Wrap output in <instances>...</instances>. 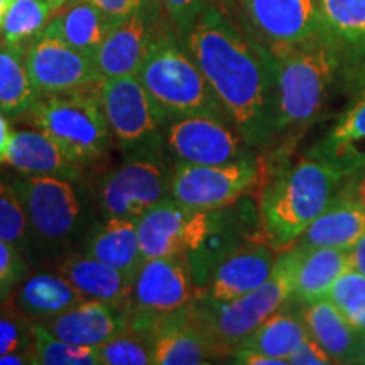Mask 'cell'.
Instances as JSON below:
<instances>
[{"instance_id":"6da1fadb","label":"cell","mask_w":365,"mask_h":365,"mask_svg":"<svg viewBox=\"0 0 365 365\" xmlns=\"http://www.w3.org/2000/svg\"><path fill=\"white\" fill-rule=\"evenodd\" d=\"M230 124L250 148L276 140V73L266 44L244 34L212 2L185 38Z\"/></svg>"},{"instance_id":"7a4b0ae2","label":"cell","mask_w":365,"mask_h":365,"mask_svg":"<svg viewBox=\"0 0 365 365\" xmlns=\"http://www.w3.org/2000/svg\"><path fill=\"white\" fill-rule=\"evenodd\" d=\"M276 73V139L313 124L339 83L340 51L323 29L293 44L267 46Z\"/></svg>"},{"instance_id":"3957f363","label":"cell","mask_w":365,"mask_h":365,"mask_svg":"<svg viewBox=\"0 0 365 365\" xmlns=\"http://www.w3.org/2000/svg\"><path fill=\"white\" fill-rule=\"evenodd\" d=\"M345 180L312 156L281 170L261 191L257 240L274 250L289 247L340 195Z\"/></svg>"},{"instance_id":"277c9868","label":"cell","mask_w":365,"mask_h":365,"mask_svg":"<svg viewBox=\"0 0 365 365\" xmlns=\"http://www.w3.org/2000/svg\"><path fill=\"white\" fill-rule=\"evenodd\" d=\"M196 210L168 198L139 218L144 261L164 255L188 254L193 267L210 271L223 255L240 245L228 234L225 213Z\"/></svg>"},{"instance_id":"5b68a950","label":"cell","mask_w":365,"mask_h":365,"mask_svg":"<svg viewBox=\"0 0 365 365\" xmlns=\"http://www.w3.org/2000/svg\"><path fill=\"white\" fill-rule=\"evenodd\" d=\"M298 259L299 252L296 249H282L267 281L230 303L210 304L193 299L190 304L191 319L207 335L222 359L230 357L245 336L291 299Z\"/></svg>"},{"instance_id":"8992f818","label":"cell","mask_w":365,"mask_h":365,"mask_svg":"<svg viewBox=\"0 0 365 365\" xmlns=\"http://www.w3.org/2000/svg\"><path fill=\"white\" fill-rule=\"evenodd\" d=\"M137 78L166 120L210 115L230 122L202 70L171 29L164 31L150 46Z\"/></svg>"},{"instance_id":"52a82bcc","label":"cell","mask_w":365,"mask_h":365,"mask_svg":"<svg viewBox=\"0 0 365 365\" xmlns=\"http://www.w3.org/2000/svg\"><path fill=\"white\" fill-rule=\"evenodd\" d=\"M26 117L78 164L100 159L110 143L100 85L93 88L41 95Z\"/></svg>"},{"instance_id":"ba28073f","label":"cell","mask_w":365,"mask_h":365,"mask_svg":"<svg viewBox=\"0 0 365 365\" xmlns=\"http://www.w3.org/2000/svg\"><path fill=\"white\" fill-rule=\"evenodd\" d=\"M100 98L113 137L130 158L158 154L168 120L137 75L103 78Z\"/></svg>"},{"instance_id":"9c48e42d","label":"cell","mask_w":365,"mask_h":365,"mask_svg":"<svg viewBox=\"0 0 365 365\" xmlns=\"http://www.w3.org/2000/svg\"><path fill=\"white\" fill-rule=\"evenodd\" d=\"M29 220L31 234L48 247L73 240L83 225V203L73 180L27 175L12 180Z\"/></svg>"},{"instance_id":"30bf717a","label":"cell","mask_w":365,"mask_h":365,"mask_svg":"<svg viewBox=\"0 0 365 365\" xmlns=\"http://www.w3.org/2000/svg\"><path fill=\"white\" fill-rule=\"evenodd\" d=\"M264 176L259 158L227 164L178 163L171 178V198L196 210H220L254 190Z\"/></svg>"},{"instance_id":"8fae6325","label":"cell","mask_w":365,"mask_h":365,"mask_svg":"<svg viewBox=\"0 0 365 365\" xmlns=\"http://www.w3.org/2000/svg\"><path fill=\"white\" fill-rule=\"evenodd\" d=\"M171 178L156 154L132 156L103 180L102 213L105 218H140L154 205L171 198Z\"/></svg>"},{"instance_id":"7c38bea8","label":"cell","mask_w":365,"mask_h":365,"mask_svg":"<svg viewBox=\"0 0 365 365\" xmlns=\"http://www.w3.org/2000/svg\"><path fill=\"white\" fill-rule=\"evenodd\" d=\"M164 144L178 163L227 164L252 156V149L230 122L210 115L170 118L163 129Z\"/></svg>"},{"instance_id":"4fadbf2b","label":"cell","mask_w":365,"mask_h":365,"mask_svg":"<svg viewBox=\"0 0 365 365\" xmlns=\"http://www.w3.org/2000/svg\"><path fill=\"white\" fill-rule=\"evenodd\" d=\"M195 294V272L188 254L148 259L135 274L130 301L124 312L171 314L188 308Z\"/></svg>"},{"instance_id":"5bb4252c","label":"cell","mask_w":365,"mask_h":365,"mask_svg":"<svg viewBox=\"0 0 365 365\" xmlns=\"http://www.w3.org/2000/svg\"><path fill=\"white\" fill-rule=\"evenodd\" d=\"M26 65L39 95L93 88L103 80L93 58L48 33L27 44Z\"/></svg>"},{"instance_id":"9a60e30c","label":"cell","mask_w":365,"mask_h":365,"mask_svg":"<svg viewBox=\"0 0 365 365\" xmlns=\"http://www.w3.org/2000/svg\"><path fill=\"white\" fill-rule=\"evenodd\" d=\"M277 255L261 240L242 242L210 269L195 299L210 304L230 303L250 293L271 276Z\"/></svg>"},{"instance_id":"2e32d148","label":"cell","mask_w":365,"mask_h":365,"mask_svg":"<svg viewBox=\"0 0 365 365\" xmlns=\"http://www.w3.org/2000/svg\"><path fill=\"white\" fill-rule=\"evenodd\" d=\"M161 6H154L125 17L105 38L95 54L102 78H120L139 73L150 46L170 27Z\"/></svg>"},{"instance_id":"e0dca14e","label":"cell","mask_w":365,"mask_h":365,"mask_svg":"<svg viewBox=\"0 0 365 365\" xmlns=\"http://www.w3.org/2000/svg\"><path fill=\"white\" fill-rule=\"evenodd\" d=\"M240 4L266 46L299 43L327 29L319 0H240Z\"/></svg>"},{"instance_id":"ac0fdd59","label":"cell","mask_w":365,"mask_h":365,"mask_svg":"<svg viewBox=\"0 0 365 365\" xmlns=\"http://www.w3.org/2000/svg\"><path fill=\"white\" fill-rule=\"evenodd\" d=\"M323 21L340 51L341 88L365 90V0H319Z\"/></svg>"},{"instance_id":"d6986e66","label":"cell","mask_w":365,"mask_h":365,"mask_svg":"<svg viewBox=\"0 0 365 365\" xmlns=\"http://www.w3.org/2000/svg\"><path fill=\"white\" fill-rule=\"evenodd\" d=\"M34 322L58 339L85 346H98L127 330L124 309L98 299H86L78 307Z\"/></svg>"},{"instance_id":"ffe728a7","label":"cell","mask_w":365,"mask_h":365,"mask_svg":"<svg viewBox=\"0 0 365 365\" xmlns=\"http://www.w3.org/2000/svg\"><path fill=\"white\" fill-rule=\"evenodd\" d=\"M308 156L349 178L365 168V90L355 95L336 124L309 149Z\"/></svg>"},{"instance_id":"44dd1931","label":"cell","mask_w":365,"mask_h":365,"mask_svg":"<svg viewBox=\"0 0 365 365\" xmlns=\"http://www.w3.org/2000/svg\"><path fill=\"white\" fill-rule=\"evenodd\" d=\"M365 235V207L344 191L289 247L307 252L319 247L352 249Z\"/></svg>"},{"instance_id":"7402d4cb","label":"cell","mask_w":365,"mask_h":365,"mask_svg":"<svg viewBox=\"0 0 365 365\" xmlns=\"http://www.w3.org/2000/svg\"><path fill=\"white\" fill-rule=\"evenodd\" d=\"M309 336L318 341L335 364H357L362 331L328 298L298 303Z\"/></svg>"},{"instance_id":"603a6c76","label":"cell","mask_w":365,"mask_h":365,"mask_svg":"<svg viewBox=\"0 0 365 365\" xmlns=\"http://www.w3.org/2000/svg\"><path fill=\"white\" fill-rule=\"evenodd\" d=\"M6 163L22 175H48L76 181L81 164L68 156L48 134L41 130L12 132Z\"/></svg>"},{"instance_id":"cb8c5ba5","label":"cell","mask_w":365,"mask_h":365,"mask_svg":"<svg viewBox=\"0 0 365 365\" xmlns=\"http://www.w3.org/2000/svg\"><path fill=\"white\" fill-rule=\"evenodd\" d=\"M215 359L220 355L193 323L190 307L175 314L153 339L154 365H202Z\"/></svg>"},{"instance_id":"d4e9b609","label":"cell","mask_w":365,"mask_h":365,"mask_svg":"<svg viewBox=\"0 0 365 365\" xmlns=\"http://www.w3.org/2000/svg\"><path fill=\"white\" fill-rule=\"evenodd\" d=\"M58 272L88 299H98L125 309L130 301L134 277L90 255H71Z\"/></svg>"},{"instance_id":"484cf974","label":"cell","mask_w":365,"mask_h":365,"mask_svg":"<svg viewBox=\"0 0 365 365\" xmlns=\"http://www.w3.org/2000/svg\"><path fill=\"white\" fill-rule=\"evenodd\" d=\"M115 24H118L117 21L105 16L93 4L81 0L68 2L65 7L54 12L44 33L56 36L71 48L95 59L100 46Z\"/></svg>"},{"instance_id":"4316f807","label":"cell","mask_w":365,"mask_h":365,"mask_svg":"<svg viewBox=\"0 0 365 365\" xmlns=\"http://www.w3.org/2000/svg\"><path fill=\"white\" fill-rule=\"evenodd\" d=\"M83 254L135 277L144 262L139 239V218H107V222L86 240Z\"/></svg>"},{"instance_id":"83f0119b","label":"cell","mask_w":365,"mask_h":365,"mask_svg":"<svg viewBox=\"0 0 365 365\" xmlns=\"http://www.w3.org/2000/svg\"><path fill=\"white\" fill-rule=\"evenodd\" d=\"M88 298L61 274L39 272L26 279L14 296V303L31 319L54 317L78 307Z\"/></svg>"},{"instance_id":"f1b7e54d","label":"cell","mask_w":365,"mask_h":365,"mask_svg":"<svg viewBox=\"0 0 365 365\" xmlns=\"http://www.w3.org/2000/svg\"><path fill=\"white\" fill-rule=\"evenodd\" d=\"M350 267V249L319 247L299 252L291 299L296 303H308L327 298L333 282Z\"/></svg>"},{"instance_id":"f546056e","label":"cell","mask_w":365,"mask_h":365,"mask_svg":"<svg viewBox=\"0 0 365 365\" xmlns=\"http://www.w3.org/2000/svg\"><path fill=\"white\" fill-rule=\"evenodd\" d=\"M309 336V331L301 318L298 303L287 299L279 309L259 325L240 341L239 346L257 350L269 357L286 360ZM237 346V349H239Z\"/></svg>"},{"instance_id":"4dcf8cb0","label":"cell","mask_w":365,"mask_h":365,"mask_svg":"<svg viewBox=\"0 0 365 365\" xmlns=\"http://www.w3.org/2000/svg\"><path fill=\"white\" fill-rule=\"evenodd\" d=\"M39 97L27 71L26 48L0 39V110L14 117L26 115Z\"/></svg>"},{"instance_id":"1f68e13d","label":"cell","mask_w":365,"mask_h":365,"mask_svg":"<svg viewBox=\"0 0 365 365\" xmlns=\"http://www.w3.org/2000/svg\"><path fill=\"white\" fill-rule=\"evenodd\" d=\"M54 12L48 0H14L4 19L0 39L17 48H27L31 41L44 33Z\"/></svg>"},{"instance_id":"d6a6232c","label":"cell","mask_w":365,"mask_h":365,"mask_svg":"<svg viewBox=\"0 0 365 365\" xmlns=\"http://www.w3.org/2000/svg\"><path fill=\"white\" fill-rule=\"evenodd\" d=\"M33 365H100L97 346L75 345L49 333L33 319Z\"/></svg>"},{"instance_id":"836d02e7","label":"cell","mask_w":365,"mask_h":365,"mask_svg":"<svg viewBox=\"0 0 365 365\" xmlns=\"http://www.w3.org/2000/svg\"><path fill=\"white\" fill-rule=\"evenodd\" d=\"M29 235L33 234L19 195L12 182L0 178V239L22 252L29 244Z\"/></svg>"},{"instance_id":"e575fe53","label":"cell","mask_w":365,"mask_h":365,"mask_svg":"<svg viewBox=\"0 0 365 365\" xmlns=\"http://www.w3.org/2000/svg\"><path fill=\"white\" fill-rule=\"evenodd\" d=\"M100 365H150L153 340L132 330H125L97 346Z\"/></svg>"},{"instance_id":"d590c367","label":"cell","mask_w":365,"mask_h":365,"mask_svg":"<svg viewBox=\"0 0 365 365\" xmlns=\"http://www.w3.org/2000/svg\"><path fill=\"white\" fill-rule=\"evenodd\" d=\"M33 345V319L16 303L0 304V355L29 352Z\"/></svg>"},{"instance_id":"8d00e7d4","label":"cell","mask_w":365,"mask_h":365,"mask_svg":"<svg viewBox=\"0 0 365 365\" xmlns=\"http://www.w3.org/2000/svg\"><path fill=\"white\" fill-rule=\"evenodd\" d=\"M327 298L349 319H354L365 308V274L346 269L333 282Z\"/></svg>"},{"instance_id":"74e56055","label":"cell","mask_w":365,"mask_h":365,"mask_svg":"<svg viewBox=\"0 0 365 365\" xmlns=\"http://www.w3.org/2000/svg\"><path fill=\"white\" fill-rule=\"evenodd\" d=\"M158 2L175 33L186 38L191 27L202 16L203 9L212 0H158Z\"/></svg>"},{"instance_id":"f35d334b","label":"cell","mask_w":365,"mask_h":365,"mask_svg":"<svg viewBox=\"0 0 365 365\" xmlns=\"http://www.w3.org/2000/svg\"><path fill=\"white\" fill-rule=\"evenodd\" d=\"M26 266L19 250L0 239V299L21 281Z\"/></svg>"},{"instance_id":"ab89813d","label":"cell","mask_w":365,"mask_h":365,"mask_svg":"<svg viewBox=\"0 0 365 365\" xmlns=\"http://www.w3.org/2000/svg\"><path fill=\"white\" fill-rule=\"evenodd\" d=\"M68 2H81V0H68ZM100 9L105 16L120 22L132 14L144 11V9L159 6L158 0H85Z\"/></svg>"},{"instance_id":"60d3db41","label":"cell","mask_w":365,"mask_h":365,"mask_svg":"<svg viewBox=\"0 0 365 365\" xmlns=\"http://www.w3.org/2000/svg\"><path fill=\"white\" fill-rule=\"evenodd\" d=\"M287 364L291 365H328L335 364L327 350L318 344L317 340L308 336L307 340L301 341V345L287 357Z\"/></svg>"},{"instance_id":"b9f144b4","label":"cell","mask_w":365,"mask_h":365,"mask_svg":"<svg viewBox=\"0 0 365 365\" xmlns=\"http://www.w3.org/2000/svg\"><path fill=\"white\" fill-rule=\"evenodd\" d=\"M228 359H232V364H245V365H284L287 364L286 360L269 357L266 354L257 352V350L244 349V346H239Z\"/></svg>"},{"instance_id":"7bdbcfd3","label":"cell","mask_w":365,"mask_h":365,"mask_svg":"<svg viewBox=\"0 0 365 365\" xmlns=\"http://www.w3.org/2000/svg\"><path fill=\"white\" fill-rule=\"evenodd\" d=\"M12 129L9 120L4 115V112L0 110V164L6 163V156H7V149H9V143H11L12 137Z\"/></svg>"},{"instance_id":"ee69618b","label":"cell","mask_w":365,"mask_h":365,"mask_svg":"<svg viewBox=\"0 0 365 365\" xmlns=\"http://www.w3.org/2000/svg\"><path fill=\"white\" fill-rule=\"evenodd\" d=\"M350 262L352 269L365 274V235L350 249Z\"/></svg>"},{"instance_id":"f6af8a7d","label":"cell","mask_w":365,"mask_h":365,"mask_svg":"<svg viewBox=\"0 0 365 365\" xmlns=\"http://www.w3.org/2000/svg\"><path fill=\"white\" fill-rule=\"evenodd\" d=\"M0 365H33V355H31V350L0 355Z\"/></svg>"},{"instance_id":"bcb514c9","label":"cell","mask_w":365,"mask_h":365,"mask_svg":"<svg viewBox=\"0 0 365 365\" xmlns=\"http://www.w3.org/2000/svg\"><path fill=\"white\" fill-rule=\"evenodd\" d=\"M14 0H0V34H2V26H4V19H6V14L9 11V7L12 6Z\"/></svg>"},{"instance_id":"7dc6e473","label":"cell","mask_w":365,"mask_h":365,"mask_svg":"<svg viewBox=\"0 0 365 365\" xmlns=\"http://www.w3.org/2000/svg\"><path fill=\"white\" fill-rule=\"evenodd\" d=\"M350 322H352L355 328H359L360 331H365V308L354 319H350Z\"/></svg>"},{"instance_id":"c3c4849f","label":"cell","mask_w":365,"mask_h":365,"mask_svg":"<svg viewBox=\"0 0 365 365\" xmlns=\"http://www.w3.org/2000/svg\"><path fill=\"white\" fill-rule=\"evenodd\" d=\"M357 364H365V331H362V339H360V350Z\"/></svg>"},{"instance_id":"681fc988","label":"cell","mask_w":365,"mask_h":365,"mask_svg":"<svg viewBox=\"0 0 365 365\" xmlns=\"http://www.w3.org/2000/svg\"><path fill=\"white\" fill-rule=\"evenodd\" d=\"M48 2L51 4V6L54 7V11H59V9L66 6V2H68V0H48Z\"/></svg>"}]
</instances>
